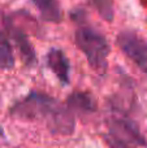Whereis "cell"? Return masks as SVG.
Here are the masks:
<instances>
[{"instance_id": "1", "label": "cell", "mask_w": 147, "mask_h": 148, "mask_svg": "<svg viewBox=\"0 0 147 148\" xmlns=\"http://www.w3.org/2000/svg\"><path fill=\"white\" fill-rule=\"evenodd\" d=\"M13 118L41 122L55 135L68 136L73 134L76 120L68 105L41 92H30L17 101L9 110Z\"/></svg>"}, {"instance_id": "2", "label": "cell", "mask_w": 147, "mask_h": 148, "mask_svg": "<svg viewBox=\"0 0 147 148\" xmlns=\"http://www.w3.org/2000/svg\"><path fill=\"white\" fill-rule=\"evenodd\" d=\"M74 40L80 51L85 55L91 69L98 75H103L108 66V56L111 47L107 38L90 26L77 29Z\"/></svg>"}, {"instance_id": "3", "label": "cell", "mask_w": 147, "mask_h": 148, "mask_svg": "<svg viewBox=\"0 0 147 148\" xmlns=\"http://www.w3.org/2000/svg\"><path fill=\"white\" fill-rule=\"evenodd\" d=\"M108 134L106 142L109 148H137L146 146V139L138 125L126 116L112 114L107 120Z\"/></svg>"}, {"instance_id": "4", "label": "cell", "mask_w": 147, "mask_h": 148, "mask_svg": "<svg viewBox=\"0 0 147 148\" xmlns=\"http://www.w3.org/2000/svg\"><path fill=\"white\" fill-rule=\"evenodd\" d=\"M117 46L141 72L147 74V39L135 31L125 30L117 35Z\"/></svg>"}, {"instance_id": "5", "label": "cell", "mask_w": 147, "mask_h": 148, "mask_svg": "<svg viewBox=\"0 0 147 148\" xmlns=\"http://www.w3.org/2000/svg\"><path fill=\"white\" fill-rule=\"evenodd\" d=\"M4 26L8 31V35L10 36L13 42H14L16 47H17L18 52L21 55V59L27 66H33L36 61V55L34 51V47L31 46L30 40H29L26 33L16 25V22L10 17H4Z\"/></svg>"}, {"instance_id": "6", "label": "cell", "mask_w": 147, "mask_h": 148, "mask_svg": "<svg viewBox=\"0 0 147 148\" xmlns=\"http://www.w3.org/2000/svg\"><path fill=\"white\" fill-rule=\"evenodd\" d=\"M67 105L73 114H80V116H87L91 113L96 112L98 109V104L90 92H73L68 96L67 99Z\"/></svg>"}, {"instance_id": "7", "label": "cell", "mask_w": 147, "mask_h": 148, "mask_svg": "<svg viewBox=\"0 0 147 148\" xmlns=\"http://www.w3.org/2000/svg\"><path fill=\"white\" fill-rule=\"evenodd\" d=\"M47 65L60 79V82L68 84L70 82V64L68 57L61 49L52 48L47 53Z\"/></svg>"}, {"instance_id": "8", "label": "cell", "mask_w": 147, "mask_h": 148, "mask_svg": "<svg viewBox=\"0 0 147 148\" xmlns=\"http://www.w3.org/2000/svg\"><path fill=\"white\" fill-rule=\"evenodd\" d=\"M41 13V17L48 22L59 23L63 20V9L59 0H31Z\"/></svg>"}, {"instance_id": "9", "label": "cell", "mask_w": 147, "mask_h": 148, "mask_svg": "<svg viewBox=\"0 0 147 148\" xmlns=\"http://www.w3.org/2000/svg\"><path fill=\"white\" fill-rule=\"evenodd\" d=\"M14 66V56L8 36L0 30V69L9 70Z\"/></svg>"}, {"instance_id": "10", "label": "cell", "mask_w": 147, "mask_h": 148, "mask_svg": "<svg viewBox=\"0 0 147 148\" xmlns=\"http://www.w3.org/2000/svg\"><path fill=\"white\" fill-rule=\"evenodd\" d=\"M90 1L102 18H104L108 22L113 20L115 10H113V3H112V0H90Z\"/></svg>"}]
</instances>
